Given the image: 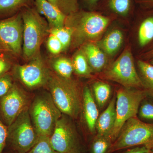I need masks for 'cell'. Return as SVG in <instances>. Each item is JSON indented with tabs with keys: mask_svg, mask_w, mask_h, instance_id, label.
<instances>
[{
	"mask_svg": "<svg viewBox=\"0 0 153 153\" xmlns=\"http://www.w3.org/2000/svg\"><path fill=\"white\" fill-rule=\"evenodd\" d=\"M28 108L8 126L7 144L10 146L13 153H27L38 139V136L30 118Z\"/></svg>",
	"mask_w": 153,
	"mask_h": 153,
	"instance_id": "7",
	"label": "cell"
},
{
	"mask_svg": "<svg viewBox=\"0 0 153 153\" xmlns=\"http://www.w3.org/2000/svg\"><path fill=\"white\" fill-rule=\"evenodd\" d=\"M134 0H106L105 5L108 10L118 16L126 17L131 11Z\"/></svg>",
	"mask_w": 153,
	"mask_h": 153,
	"instance_id": "22",
	"label": "cell"
},
{
	"mask_svg": "<svg viewBox=\"0 0 153 153\" xmlns=\"http://www.w3.org/2000/svg\"><path fill=\"white\" fill-rule=\"evenodd\" d=\"M91 90L97 106L100 108L104 107L111 96L110 85L102 81H96L92 85Z\"/></svg>",
	"mask_w": 153,
	"mask_h": 153,
	"instance_id": "21",
	"label": "cell"
},
{
	"mask_svg": "<svg viewBox=\"0 0 153 153\" xmlns=\"http://www.w3.org/2000/svg\"><path fill=\"white\" fill-rule=\"evenodd\" d=\"M112 144L109 137L97 134L91 145V153H108Z\"/></svg>",
	"mask_w": 153,
	"mask_h": 153,
	"instance_id": "28",
	"label": "cell"
},
{
	"mask_svg": "<svg viewBox=\"0 0 153 153\" xmlns=\"http://www.w3.org/2000/svg\"><path fill=\"white\" fill-rule=\"evenodd\" d=\"M74 71L77 75L89 76L92 72L85 54L82 50L76 52L73 58Z\"/></svg>",
	"mask_w": 153,
	"mask_h": 153,
	"instance_id": "24",
	"label": "cell"
},
{
	"mask_svg": "<svg viewBox=\"0 0 153 153\" xmlns=\"http://www.w3.org/2000/svg\"><path fill=\"white\" fill-rule=\"evenodd\" d=\"M49 33L55 36L63 46V51L70 46L72 41V30L71 28L64 26L60 27L49 29Z\"/></svg>",
	"mask_w": 153,
	"mask_h": 153,
	"instance_id": "26",
	"label": "cell"
},
{
	"mask_svg": "<svg viewBox=\"0 0 153 153\" xmlns=\"http://www.w3.org/2000/svg\"><path fill=\"white\" fill-rule=\"evenodd\" d=\"M147 153H153V149H150Z\"/></svg>",
	"mask_w": 153,
	"mask_h": 153,
	"instance_id": "40",
	"label": "cell"
},
{
	"mask_svg": "<svg viewBox=\"0 0 153 153\" xmlns=\"http://www.w3.org/2000/svg\"><path fill=\"white\" fill-rule=\"evenodd\" d=\"M116 102L114 94L106 108L99 116L96 124L97 134L110 137L115 122Z\"/></svg>",
	"mask_w": 153,
	"mask_h": 153,
	"instance_id": "15",
	"label": "cell"
},
{
	"mask_svg": "<svg viewBox=\"0 0 153 153\" xmlns=\"http://www.w3.org/2000/svg\"><path fill=\"white\" fill-rule=\"evenodd\" d=\"M8 135V126L0 118V153H3L7 145Z\"/></svg>",
	"mask_w": 153,
	"mask_h": 153,
	"instance_id": "32",
	"label": "cell"
},
{
	"mask_svg": "<svg viewBox=\"0 0 153 153\" xmlns=\"http://www.w3.org/2000/svg\"><path fill=\"white\" fill-rule=\"evenodd\" d=\"M13 84V77L9 73L0 76V98L8 92Z\"/></svg>",
	"mask_w": 153,
	"mask_h": 153,
	"instance_id": "31",
	"label": "cell"
},
{
	"mask_svg": "<svg viewBox=\"0 0 153 153\" xmlns=\"http://www.w3.org/2000/svg\"><path fill=\"white\" fill-rule=\"evenodd\" d=\"M84 7L87 11H94L98 7L99 4L102 0H81Z\"/></svg>",
	"mask_w": 153,
	"mask_h": 153,
	"instance_id": "34",
	"label": "cell"
},
{
	"mask_svg": "<svg viewBox=\"0 0 153 153\" xmlns=\"http://www.w3.org/2000/svg\"><path fill=\"white\" fill-rule=\"evenodd\" d=\"M137 65L143 89L148 96L153 97V65L140 60Z\"/></svg>",
	"mask_w": 153,
	"mask_h": 153,
	"instance_id": "17",
	"label": "cell"
},
{
	"mask_svg": "<svg viewBox=\"0 0 153 153\" xmlns=\"http://www.w3.org/2000/svg\"><path fill=\"white\" fill-rule=\"evenodd\" d=\"M34 4L38 13L47 19L50 29L65 26L67 16L47 0H34Z\"/></svg>",
	"mask_w": 153,
	"mask_h": 153,
	"instance_id": "14",
	"label": "cell"
},
{
	"mask_svg": "<svg viewBox=\"0 0 153 153\" xmlns=\"http://www.w3.org/2000/svg\"><path fill=\"white\" fill-rule=\"evenodd\" d=\"M146 146H141L134 147L123 153H147L149 150Z\"/></svg>",
	"mask_w": 153,
	"mask_h": 153,
	"instance_id": "35",
	"label": "cell"
},
{
	"mask_svg": "<svg viewBox=\"0 0 153 153\" xmlns=\"http://www.w3.org/2000/svg\"><path fill=\"white\" fill-rule=\"evenodd\" d=\"M28 110L38 137H50L62 115L55 105L50 93L43 92L36 95Z\"/></svg>",
	"mask_w": 153,
	"mask_h": 153,
	"instance_id": "4",
	"label": "cell"
},
{
	"mask_svg": "<svg viewBox=\"0 0 153 153\" xmlns=\"http://www.w3.org/2000/svg\"><path fill=\"white\" fill-rule=\"evenodd\" d=\"M27 153H58L52 147L50 137L39 136L37 141Z\"/></svg>",
	"mask_w": 153,
	"mask_h": 153,
	"instance_id": "29",
	"label": "cell"
},
{
	"mask_svg": "<svg viewBox=\"0 0 153 153\" xmlns=\"http://www.w3.org/2000/svg\"><path fill=\"white\" fill-rule=\"evenodd\" d=\"M23 22V52L25 60H30L40 52V47L49 33V24L36 7L21 11Z\"/></svg>",
	"mask_w": 153,
	"mask_h": 153,
	"instance_id": "3",
	"label": "cell"
},
{
	"mask_svg": "<svg viewBox=\"0 0 153 153\" xmlns=\"http://www.w3.org/2000/svg\"><path fill=\"white\" fill-rule=\"evenodd\" d=\"M82 51L85 54L92 72H101L107 67V58L105 53L95 44H85Z\"/></svg>",
	"mask_w": 153,
	"mask_h": 153,
	"instance_id": "16",
	"label": "cell"
},
{
	"mask_svg": "<svg viewBox=\"0 0 153 153\" xmlns=\"http://www.w3.org/2000/svg\"><path fill=\"white\" fill-rule=\"evenodd\" d=\"M11 66L10 62L7 58L0 55V76L7 73Z\"/></svg>",
	"mask_w": 153,
	"mask_h": 153,
	"instance_id": "33",
	"label": "cell"
},
{
	"mask_svg": "<svg viewBox=\"0 0 153 153\" xmlns=\"http://www.w3.org/2000/svg\"><path fill=\"white\" fill-rule=\"evenodd\" d=\"M138 118L144 122L153 124V97L147 96L139 108Z\"/></svg>",
	"mask_w": 153,
	"mask_h": 153,
	"instance_id": "25",
	"label": "cell"
},
{
	"mask_svg": "<svg viewBox=\"0 0 153 153\" xmlns=\"http://www.w3.org/2000/svg\"><path fill=\"white\" fill-rule=\"evenodd\" d=\"M1 51H7V50L0 44V52H1Z\"/></svg>",
	"mask_w": 153,
	"mask_h": 153,
	"instance_id": "39",
	"label": "cell"
},
{
	"mask_svg": "<svg viewBox=\"0 0 153 153\" xmlns=\"http://www.w3.org/2000/svg\"><path fill=\"white\" fill-rule=\"evenodd\" d=\"M153 141V124L144 122L137 116L127 121L121 129L108 153L127 148L146 146Z\"/></svg>",
	"mask_w": 153,
	"mask_h": 153,
	"instance_id": "6",
	"label": "cell"
},
{
	"mask_svg": "<svg viewBox=\"0 0 153 153\" xmlns=\"http://www.w3.org/2000/svg\"><path fill=\"white\" fill-rule=\"evenodd\" d=\"M23 22L22 12L0 20V44L15 55L22 52Z\"/></svg>",
	"mask_w": 153,
	"mask_h": 153,
	"instance_id": "11",
	"label": "cell"
},
{
	"mask_svg": "<svg viewBox=\"0 0 153 153\" xmlns=\"http://www.w3.org/2000/svg\"><path fill=\"white\" fill-rule=\"evenodd\" d=\"M82 111L88 131L94 134L96 132V124L99 113L92 91L87 86H85L82 89Z\"/></svg>",
	"mask_w": 153,
	"mask_h": 153,
	"instance_id": "13",
	"label": "cell"
},
{
	"mask_svg": "<svg viewBox=\"0 0 153 153\" xmlns=\"http://www.w3.org/2000/svg\"><path fill=\"white\" fill-rule=\"evenodd\" d=\"M29 61L27 64L14 67V73L17 79L30 89L47 85L51 72L44 63L41 53Z\"/></svg>",
	"mask_w": 153,
	"mask_h": 153,
	"instance_id": "10",
	"label": "cell"
},
{
	"mask_svg": "<svg viewBox=\"0 0 153 153\" xmlns=\"http://www.w3.org/2000/svg\"><path fill=\"white\" fill-rule=\"evenodd\" d=\"M66 16L79 10L78 0H47Z\"/></svg>",
	"mask_w": 153,
	"mask_h": 153,
	"instance_id": "27",
	"label": "cell"
},
{
	"mask_svg": "<svg viewBox=\"0 0 153 153\" xmlns=\"http://www.w3.org/2000/svg\"><path fill=\"white\" fill-rule=\"evenodd\" d=\"M47 44L48 50L53 55H57L63 51V46L60 41L52 34H49Z\"/></svg>",
	"mask_w": 153,
	"mask_h": 153,
	"instance_id": "30",
	"label": "cell"
},
{
	"mask_svg": "<svg viewBox=\"0 0 153 153\" xmlns=\"http://www.w3.org/2000/svg\"><path fill=\"white\" fill-rule=\"evenodd\" d=\"M123 41V34L119 30L111 31L102 41L101 47L105 53L112 56L118 51Z\"/></svg>",
	"mask_w": 153,
	"mask_h": 153,
	"instance_id": "18",
	"label": "cell"
},
{
	"mask_svg": "<svg viewBox=\"0 0 153 153\" xmlns=\"http://www.w3.org/2000/svg\"><path fill=\"white\" fill-rule=\"evenodd\" d=\"M71 118L62 114L57 121L50 141L58 153H82L83 146Z\"/></svg>",
	"mask_w": 153,
	"mask_h": 153,
	"instance_id": "9",
	"label": "cell"
},
{
	"mask_svg": "<svg viewBox=\"0 0 153 153\" xmlns=\"http://www.w3.org/2000/svg\"><path fill=\"white\" fill-rule=\"evenodd\" d=\"M102 78L117 82L126 88L143 89L131 50L126 49L112 64L107 66Z\"/></svg>",
	"mask_w": 153,
	"mask_h": 153,
	"instance_id": "8",
	"label": "cell"
},
{
	"mask_svg": "<svg viewBox=\"0 0 153 153\" xmlns=\"http://www.w3.org/2000/svg\"><path fill=\"white\" fill-rule=\"evenodd\" d=\"M47 86L53 101L62 114L77 118L82 111V91L78 82L51 73Z\"/></svg>",
	"mask_w": 153,
	"mask_h": 153,
	"instance_id": "1",
	"label": "cell"
},
{
	"mask_svg": "<svg viewBox=\"0 0 153 153\" xmlns=\"http://www.w3.org/2000/svg\"><path fill=\"white\" fill-rule=\"evenodd\" d=\"M29 98L25 91L14 83L5 95L0 98V118L9 126L29 107Z\"/></svg>",
	"mask_w": 153,
	"mask_h": 153,
	"instance_id": "12",
	"label": "cell"
},
{
	"mask_svg": "<svg viewBox=\"0 0 153 153\" xmlns=\"http://www.w3.org/2000/svg\"><path fill=\"white\" fill-rule=\"evenodd\" d=\"M149 63H150L151 64H152L153 65V58L151 59L150 60V62H149Z\"/></svg>",
	"mask_w": 153,
	"mask_h": 153,
	"instance_id": "41",
	"label": "cell"
},
{
	"mask_svg": "<svg viewBox=\"0 0 153 153\" xmlns=\"http://www.w3.org/2000/svg\"><path fill=\"white\" fill-rule=\"evenodd\" d=\"M52 66L57 75L67 79L71 78L74 68L70 59L65 57L56 58L52 61Z\"/></svg>",
	"mask_w": 153,
	"mask_h": 153,
	"instance_id": "23",
	"label": "cell"
},
{
	"mask_svg": "<svg viewBox=\"0 0 153 153\" xmlns=\"http://www.w3.org/2000/svg\"><path fill=\"white\" fill-rule=\"evenodd\" d=\"M34 0H0V17L11 16L30 7Z\"/></svg>",
	"mask_w": 153,
	"mask_h": 153,
	"instance_id": "19",
	"label": "cell"
},
{
	"mask_svg": "<svg viewBox=\"0 0 153 153\" xmlns=\"http://www.w3.org/2000/svg\"><path fill=\"white\" fill-rule=\"evenodd\" d=\"M143 8L153 9V0H135Z\"/></svg>",
	"mask_w": 153,
	"mask_h": 153,
	"instance_id": "36",
	"label": "cell"
},
{
	"mask_svg": "<svg viewBox=\"0 0 153 153\" xmlns=\"http://www.w3.org/2000/svg\"><path fill=\"white\" fill-rule=\"evenodd\" d=\"M140 46L144 47L153 40V9L142 21L138 31Z\"/></svg>",
	"mask_w": 153,
	"mask_h": 153,
	"instance_id": "20",
	"label": "cell"
},
{
	"mask_svg": "<svg viewBox=\"0 0 153 153\" xmlns=\"http://www.w3.org/2000/svg\"><path fill=\"white\" fill-rule=\"evenodd\" d=\"M147 96L143 89L123 87L117 91L115 122L110 136L112 143L126 122L137 117L140 104Z\"/></svg>",
	"mask_w": 153,
	"mask_h": 153,
	"instance_id": "5",
	"label": "cell"
},
{
	"mask_svg": "<svg viewBox=\"0 0 153 153\" xmlns=\"http://www.w3.org/2000/svg\"><path fill=\"white\" fill-rule=\"evenodd\" d=\"M146 147L148 148V149H153V141H152V142L149 143L148 144L146 145Z\"/></svg>",
	"mask_w": 153,
	"mask_h": 153,
	"instance_id": "38",
	"label": "cell"
},
{
	"mask_svg": "<svg viewBox=\"0 0 153 153\" xmlns=\"http://www.w3.org/2000/svg\"><path fill=\"white\" fill-rule=\"evenodd\" d=\"M110 21L108 17L94 11L79 10L66 17L65 26L72 30V40L79 45L101 36Z\"/></svg>",
	"mask_w": 153,
	"mask_h": 153,
	"instance_id": "2",
	"label": "cell"
},
{
	"mask_svg": "<svg viewBox=\"0 0 153 153\" xmlns=\"http://www.w3.org/2000/svg\"><path fill=\"white\" fill-rule=\"evenodd\" d=\"M144 57L146 58H150L152 59L153 58V48L144 54Z\"/></svg>",
	"mask_w": 153,
	"mask_h": 153,
	"instance_id": "37",
	"label": "cell"
}]
</instances>
